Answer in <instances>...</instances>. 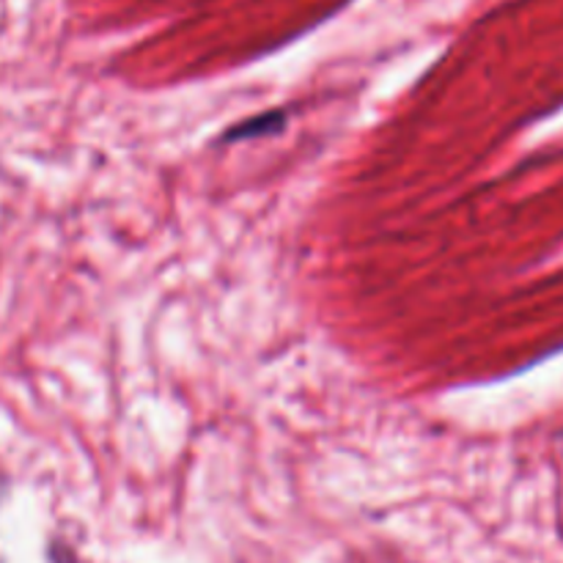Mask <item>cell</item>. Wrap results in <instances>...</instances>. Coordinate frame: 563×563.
Masks as SVG:
<instances>
[{
	"label": "cell",
	"mask_w": 563,
	"mask_h": 563,
	"mask_svg": "<svg viewBox=\"0 0 563 563\" xmlns=\"http://www.w3.org/2000/svg\"><path fill=\"white\" fill-rule=\"evenodd\" d=\"M284 124H286V113H280V110H269V113L253 115V119L236 124L234 130L225 135V141H247V137L273 135V132L284 130Z\"/></svg>",
	"instance_id": "cell-1"
}]
</instances>
